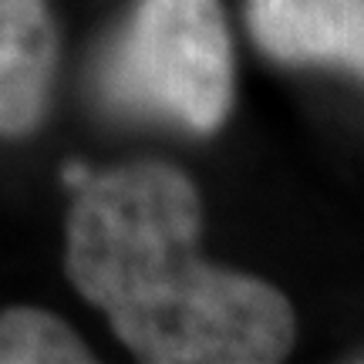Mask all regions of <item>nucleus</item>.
Here are the masks:
<instances>
[{
  "label": "nucleus",
  "mask_w": 364,
  "mask_h": 364,
  "mask_svg": "<svg viewBox=\"0 0 364 364\" xmlns=\"http://www.w3.org/2000/svg\"><path fill=\"white\" fill-rule=\"evenodd\" d=\"M95 354L71 327L41 307L0 311V364H88Z\"/></svg>",
  "instance_id": "39448f33"
},
{
  "label": "nucleus",
  "mask_w": 364,
  "mask_h": 364,
  "mask_svg": "<svg viewBox=\"0 0 364 364\" xmlns=\"http://www.w3.org/2000/svg\"><path fill=\"white\" fill-rule=\"evenodd\" d=\"M247 27L273 61L364 78V0H247Z\"/></svg>",
  "instance_id": "7ed1b4c3"
},
{
  "label": "nucleus",
  "mask_w": 364,
  "mask_h": 364,
  "mask_svg": "<svg viewBox=\"0 0 364 364\" xmlns=\"http://www.w3.org/2000/svg\"><path fill=\"white\" fill-rule=\"evenodd\" d=\"M58 71V24L48 0H0V135L38 129Z\"/></svg>",
  "instance_id": "20e7f679"
},
{
  "label": "nucleus",
  "mask_w": 364,
  "mask_h": 364,
  "mask_svg": "<svg viewBox=\"0 0 364 364\" xmlns=\"http://www.w3.org/2000/svg\"><path fill=\"white\" fill-rule=\"evenodd\" d=\"M358 361H364V354H361V358H358Z\"/></svg>",
  "instance_id": "0eeeda50"
},
{
  "label": "nucleus",
  "mask_w": 364,
  "mask_h": 364,
  "mask_svg": "<svg viewBox=\"0 0 364 364\" xmlns=\"http://www.w3.org/2000/svg\"><path fill=\"white\" fill-rule=\"evenodd\" d=\"M98 88L125 115L216 135L236 102L223 0H135L125 31L105 51Z\"/></svg>",
  "instance_id": "f03ea898"
},
{
  "label": "nucleus",
  "mask_w": 364,
  "mask_h": 364,
  "mask_svg": "<svg viewBox=\"0 0 364 364\" xmlns=\"http://www.w3.org/2000/svg\"><path fill=\"white\" fill-rule=\"evenodd\" d=\"M203 199L172 162L91 172L65 223V270L152 364H277L297 341L284 290L199 257Z\"/></svg>",
  "instance_id": "f257e3e1"
},
{
  "label": "nucleus",
  "mask_w": 364,
  "mask_h": 364,
  "mask_svg": "<svg viewBox=\"0 0 364 364\" xmlns=\"http://www.w3.org/2000/svg\"><path fill=\"white\" fill-rule=\"evenodd\" d=\"M88 176H91V169H88V166H81V162H68L65 172H61V179H65L71 189H78L81 182L88 179Z\"/></svg>",
  "instance_id": "423d86ee"
}]
</instances>
